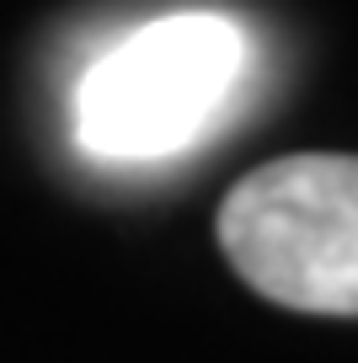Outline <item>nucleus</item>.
Returning <instances> with one entry per match:
<instances>
[{"mask_svg": "<svg viewBox=\"0 0 358 363\" xmlns=\"http://www.w3.org/2000/svg\"><path fill=\"white\" fill-rule=\"evenodd\" d=\"M251 69V38L224 11H166L102 48L75 86V139L97 160L192 150Z\"/></svg>", "mask_w": 358, "mask_h": 363, "instance_id": "obj_1", "label": "nucleus"}, {"mask_svg": "<svg viewBox=\"0 0 358 363\" xmlns=\"http://www.w3.org/2000/svg\"><path fill=\"white\" fill-rule=\"evenodd\" d=\"M219 246L257 294L358 315V155H289L235 182Z\"/></svg>", "mask_w": 358, "mask_h": 363, "instance_id": "obj_2", "label": "nucleus"}]
</instances>
